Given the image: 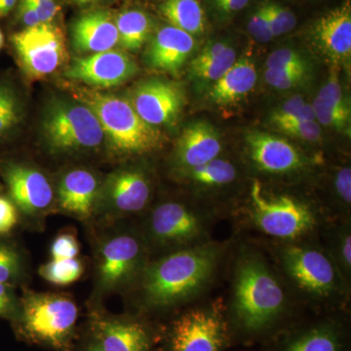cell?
<instances>
[{
    "mask_svg": "<svg viewBox=\"0 0 351 351\" xmlns=\"http://www.w3.org/2000/svg\"><path fill=\"white\" fill-rule=\"evenodd\" d=\"M217 10L225 15L239 12L248 5L251 0H212Z\"/></svg>",
    "mask_w": 351,
    "mask_h": 351,
    "instance_id": "cell-44",
    "label": "cell"
},
{
    "mask_svg": "<svg viewBox=\"0 0 351 351\" xmlns=\"http://www.w3.org/2000/svg\"><path fill=\"white\" fill-rule=\"evenodd\" d=\"M195 41L188 32L167 25L156 32L147 49L149 66L164 73H177L195 50Z\"/></svg>",
    "mask_w": 351,
    "mask_h": 351,
    "instance_id": "cell-23",
    "label": "cell"
},
{
    "mask_svg": "<svg viewBox=\"0 0 351 351\" xmlns=\"http://www.w3.org/2000/svg\"><path fill=\"white\" fill-rule=\"evenodd\" d=\"M71 40L78 52L95 54L112 50L119 38L112 14L105 10L83 14L73 23Z\"/></svg>",
    "mask_w": 351,
    "mask_h": 351,
    "instance_id": "cell-22",
    "label": "cell"
},
{
    "mask_svg": "<svg viewBox=\"0 0 351 351\" xmlns=\"http://www.w3.org/2000/svg\"><path fill=\"white\" fill-rule=\"evenodd\" d=\"M20 307V298L15 294L12 285L0 283V317L15 319Z\"/></svg>",
    "mask_w": 351,
    "mask_h": 351,
    "instance_id": "cell-41",
    "label": "cell"
},
{
    "mask_svg": "<svg viewBox=\"0 0 351 351\" xmlns=\"http://www.w3.org/2000/svg\"><path fill=\"white\" fill-rule=\"evenodd\" d=\"M244 221L274 242H291L318 237L330 219L311 203L290 193L267 191L253 180Z\"/></svg>",
    "mask_w": 351,
    "mask_h": 351,
    "instance_id": "cell-4",
    "label": "cell"
},
{
    "mask_svg": "<svg viewBox=\"0 0 351 351\" xmlns=\"http://www.w3.org/2000/svg\"><path fill=\"white\" fill-rule=\"evenodd\" d=\"M223 149L221 138L211 124L196 121L182 131L175 152L180 172L197 167L218 158Z\"/></svg>",
    "mask_w": 351,
    "mask_h": 351,
    "instance_id": "cell-21",
    "label": "cell"
},
{
    "mask_svg": "<svg viewBox=\"0 0 351 351\" xmlns=\"http://www.w3.org/2000/svg\"><path fill=\"white\" fill-rule=\"evenodd\" d=\"M181 174L198 188L215 189L233 184L239 177V170L232 161L218 157L203 165L184 171Z\"/></svg>",
    "mask_w": 351,
    "mask_h": 351,
    "instance_id": "cell-28",
    "label": "cell"
},
{
    "mask_svg": "<svg viewBox=\"0 0 351 351\" xmlns=\"http://www.w3.org/2000/svg\"><path fill=\"white\" fill-rule=\"evenodd\" d=\"M311 36L318 49L334 64L350 63L351 5L346 0L314 23Z\"/></svg>",
    "mask_w": 351,
    "mask_h": 351,
    "instance_id": "cell-18",
    "label": "cell"
},
{
    "mask_svg": "<svg viewBox=\"0 0 351 351\" xmlns=\"http://www.w3.org/2000/svg\"><path fill=\"white\" fill-rule=\"evenodd\" d=\"M90 327L95 343L104 351H151L152 339L141 321L114 317L94 311Z\"/></svg>",
    "mask_w": 351,
    "mask_h": 351,
    "instance_id": "cell-17",
    "label": "cell"
},
{
    "mask_svg": "<svg viewBox=\"0 0 351 351\" xmlns=\"http://www.w3.org/2000/svg\"><path fill=\"white\" fill-rule=\"evenodd\" d=\"M75 93L96 115L115 152L144 154L162 147L160 131L147 123L126 99L87 89H77Z\"/></svg>",
    "mask_w": 351,
    "mask_h": 351,
    "instance_id": "cell-6",
    "label": "cell"
},
{
    "mask_svg": "<svg viewBox=\"0 0 351 351\" xmlns=\"http://www.w3.org/2000/svg\"><path fill=\"white\" fill-rule=\"evenodd\" d=\"M19 221V211L12 201L0 196V234L12 232Z\"/></svg>",
    "mask_w": 351,
    "mask_h": 351,
    "instance_id": "cell-42",
    "label": "cell"
},
{
    "mask_svg": "<svg viewBox=\"0 0 351 351\" xmlns=\"http://www.w3.org/2000/svg\"><path fill=\"white\" fill-rule=\"evenodd\" d=\"M315 113L311 104H306L302 97H293L274 112L271 121L274 125L284 122L313 121Z\"/></svg>",
    "mask_w": 351,
    "mask_h": 351,
    "instance_id": "cell-32",
    "label": "cell"
},
{
    "mask_svg": "<svg viewBox=\"0 0 351 351\" xmlns=\"http://www.w3.org/2000/svg\"><path fill=\"white\" fill-rule=\"evenodd\" d=\"M78 313L71 295L25 290L15 320L27 341L55 350L71 351Z\"/></svg>",
    "mask_w": 351,
    "mask_h": 351,
    "instance_id": "cell-5",
    "label": "cell"
},
{
    "mask_svg": "<svg viewBox=\"0 0 351 351\" xmlns=\"http://www.w3.org/2000/svg\"><path fill=\"white\" fill-rule=\"evenodd\" d=\"M21 66L32 78H43L56 71L66 61L63 32L52 23L25 27L12 36Z\"/></svg>",
    "mask_w": 351,
    "mask_h": 351,
    "instance_id": "cell-11",
    "label": "cell"
},
{
    "mask_svg": "<svg viewBox=\"0 0 351 351\" xmlns=\"http://www.w3.org/2000/svg\"><path fill=\"white\" fill-rule=\"evenodd\" d=\"M84 351H104L97 343H92Z\"/></svg>",
    "mask_w": 351,
    "mask_h": 351,
    "instance_id": "cell-47",
    "label": "cell"
},
{
    "mask_svg": "<svg viewBox=\"0 0 351 351\" xmlns=\"http://www.w3.org/2000/svg\"><path fill=\"white\" fill-rule=\"evenodd\" d=\"M152 193L151 179L145 170L129 167L114 171L101 186L96 214L112 221L141 213L149 206Z\"/></svg>",
    "mask_w": 351,
    "mask_h": 351,
    "instance_id": "cell-12",
    "label": "cell"
},
{
    "mask_svg": "<svg viewBox=\"0 0 351 351\" xmlns=\"http://www.w3.org/2000/svg\"><path fill=\"white\" fill-rule=\"evenodd\" d=\"M318 123L337 129L338 131L350 130L351 110H339L327 107L314 99L311 104Z\"/></svg>",
    "mask_w": 351,
    "mask_h": 351,
    "instance_id": "cell-35",
    "label": "cell"
},
{
    "mask_svg": "<svg viewBox=\"0 0 351 351\" xmlns=\"http://www.w3.org/2000/svg\"><path fill=\"white\" fill-rule=\"evenodd\" d=\"M228 243L208 240L149 261L136 289L138 304L165 311L193 302L213 282Z\"/></svg>",
    "mask_w": 351,
    "mask_h": 351,
    "instance_id": "cell-2",
    "label": "cell"
},
{
    "mask_svg": "<svg viewBox=\"0 0 351 351\" xmlns=\"http://www.w3.org/2000/svg\"><path fill=\"white\" fill-rule=\"evenodd\" d=\"M71 1L76 2L78 4L89 3V2L97 1V0H71Z\"/></svg>",
    "mask_w": 351,
    "mask_h": 351,
    "instance_id": "cell-49",
    "label": "cell"
},
{
    "mask_svg": "<svg viewBox=\"0 0 351 351\" xmlns=\"http://www.w3.org/2000/svg\"><path fill=\"white\" fill-rule=\"evenodd\" d=\"M237 61V53L225 43H212L191 61L189 69L193 77L205 82H216Z\"/></svg>",
    "mask_w": 351,
    "mask_h": 351,
    "instance_id": "cell-26",
    "label": "cell"
},
{
    "mask_svg": "<svg viewBox=\"0 0 351 351\" xmlns=\"http://www.w3.org/2000/svg\"><path fill=\"white\" fill-rule=\"evenodd\" d=\"M276 126L286 135L306 141V142H318L321 138L320 125L315 120L313 121L284 122V123L276 124Z\"/></svg>",
    "mask_w": 351,
    "mask_h": 351,
    "instance_id": "cell-37",
    "label": "cell"
},
{
    "mask_svg": "<svg viewBox=\"0 0 351 351\" xmlns=\"http://www.w3.org/2000/svg\"><path fill=\"white\" fill-rule=\"evenodd\" d=\"M346 285L351 283V219H330L318 234Z\"/></svg>",
    "mask_w": 351,
    "mask_h": 351,
    "instance_id": "cell-25",
    "label": "cell"
},
{
    "mask_svg": "<svg viewBox=\"0 0 351 351\" xmlns=\"http://www.w3.org/2000/svg\"><path fill=\"white\" fill-rule=\"evenodd\" d=\"M230 338L226 308L212 302L189 308L171 321L160 351H225Z\"/></svg>",
    "mask_w": 351,
    "mask_h": 351,
    "instance_id": "cell-10",
    "label": "cell"
},
{
    "mask_svg": "<svg viewBox=\"0 0 351 351\" xmlns=\"http://www.w3.org/2000/svg\"><path fill=\"white\" fill-rule=\"evenodd\" d=\"M22 1L29 4H38L41 3V2L47 1V0H22Z\"/></svg>",
    "mask_w": 351,
    "mask_h": 351,
    "instance_id": "cell-48",
    "label": "cell"
},
{
    "mask_svg": "<svg viewBox=\"0 0 351 351\" xmlns=\"http://www.w3.org/2000/svg\"><path fill=\"white\" fill-rule=\"evenodd\" d=\"M308 69H269L265 73V82L277 89L286 90L301 84Z\"/></svg>",
    "mask_w": 351,
    "mask_h": 351,
    "instance_id": "cell-36",
    "label": "cell"
},
{
    "mask_svg": "<svg viewBox=\"0 0 351 351\" xmlns=\"http://www.w3.org/2000/svg\"><path fill=\"white\" fill-rule=\"evenodd\" d=\"M119 43L124 49H140L149 38L152 29L151 18L140 10H126L115 18Z\"/></svg>",
    "mask_w": 351,
    "mask_h": 351,
    "instance_id": "cell-29",
    "label": "cell"
},
{
    "mask_svg": "<svg viewBox=\"0 0 351 351\" xmlns=\"http://www.w3.org/2000/svg\"><path fill=\"white\" fill-rule=\"evenodd\" d=\"M80 252V242L76 239L75 233H61L51 244V260H66V258H77Z\"/></svg>",
    "mask_w": 351,
    "mask_h": 351,
    "instance_id": "cell-38",
    "label": "cell"
},
{
    "mask_svg": "<svg viewBox=\"0 0 351 351\" xmlns=\"http://www.w3.org/2000/svg\"><path fill=\"white\" fill-rule=\"evenodd\" d=\"M263 6L274 36H282L294 29L297 20L292 11L274 2H265Z\"/></svg>",
    "mask_w": 351,
    "mask_h": 351,
    "instance_id": "cell-34",
    "label": "cell"
},
{
    "mask_svg": "<svg viewBox=\"0 0 351 351\" xmlns=\"http://www.w3.org/2000/svg\"><path fill=\"white\" fill-rule=\"evenodd\" d=\"M137 73V64L132 57L112 49L73 60L64 76L90 86L112 88L128 82Z\"/></svg>",
    "mask_w": 351,
    "mask_h": 351,
    "instance_id": "cell-14",
    "label": "cell"
},
{
    "mask_svg": "<svg viewBox=\"0 0 351 351\" xmlns=\"http://www.w3.org/2000/svg\"><path fill=\"white\" fill-rule=\"evenodd\" d=\"M84 272V265L80 258L51 260L39 267V276L56 286H66L76 282Z\"/></svg>",
    "mask_w": 351,
    "mask_h": 351,
    "instance_id": "cell-30",
    "label": "cell"
},
{
    "mask_svg": "<svg viewBox=\"0 0 351 351\" xmlns=\"http://www.w3.org/2000/svg\"><path fill=\"white\" fill-rule=\"evenodd\" d=\"M232 290L226 308L230 332L244 339L267 336L287 317L292 294L262 251L242 245L232 263Z\"/></svg>",
    "mask_w": 351,
    "mask_h": 351,
    "instance_id": "cell-1",
    "label": "cell"
},
{
    "mask_svg": "<svg viewBox=\"0 0 351 351\" xmlns=\"http://www.w3.org/2000/svg\"><path fill=\"white\" fill-rule=\"evenodd\" d=\"M43 135L51 151H93L100 147L105 134L96 115L87 106L57 99L44 112Z\"/></svg>",
    "mask_w": 351,
    "mask_h": 351,
    "instance_id": "cell-9",
    "label": "cell"
},
{
    "mask_svg": "<svg viewBox=\"0 0 351 351\" xmlns=\"http://www.w3.org/2000/svg\"><path fill=\"white\" fill-rule=\"evenodd\" d=\"M348 337L338 317H328L289 332L276 351H346Z\"/></svg>",
    "mask_w": 351,
    "mask_h": 351,
    "instance_id": "cell-20",
    "label": "cell"
},
{
    "mask_svg": "<svg viewBox=\"0 0 351 351\" xmlns=\"http://www.w3.org/2000/svg\"><path fill=\"white\" fill-rule=\"evenodd\" d=\"M274 256L279 274L291 294L316 306L345 302L350 288L318 237L276 242Z\"/></svg>",
    "mask_w": 351,
    "mask_h": 351,
    "instance_id": "cell-3",
    "label": "cell"
},
{
    "mask_svg": "<svg viewBox=\"0 0 351 351\" xmlns=\"http://www.w3.org/2000/svg\"><path fill=\"white\" fill-rule=\"evenodd\" d=\"M3 43H4L3 34H2L1 31H0V48H1L2 46H3Z\"/></svg>",
    "mask_w": 351,
    "mask_h": 351,
    "instance_id": "cell-50",
    "label": "cell"
},
{
    "mask_svg": "<svg viewBox=\"0 0 351 351\" xmlns=\"http://www.w3.org/2000/svg\"><path fill=\"white\" fill-rule=\"evenodd\" d=\"M257 78V71L253 62L248 58H241L214 82L209 92L210 100L221 106L237 103L250 93L255 87Z\"/></svg>",
    "mask_w": 351,
    "mask_h": 351,
    "instance_id": "cell-24",
    "label": "cell"
},
{
    "mask_svg": "<svg viewBox=\"0 0 351 351\" xmlns=\"http://www.w3.org/2000/svg\"><path fill=\"white\" fill-rule=\"evenodd\" d=\"M21 108L10 87L0 84V137L19 123Z\"/></svg>",
    "mask_w": 351,
    "mask_h": 351,
    "instance_id": "cell-33",
    "label": "cell"
},
{
    "mask_svg": "<svg viewBox=\"0 0 351 351\" xmlns=\"http://www.w3.org/2000/svg\"><path fill=\"white\" fill-rule=\"evenodd\" d=\"M216 219L208 210L180 201H165L152 210L142 233L149 251L167 253L211 240L210 232Z\"/></svg>",
    "mask_w": 351,
    "mask_h": 351,
    "instance_id": "cell-8",
    "label": "cell"
},
{
    "mask_svg": "<svg viewBox=\"0 0 351 351\" xmlns=\"http://www.w3.org/2000/svg\"><path fill=\"white\" fill-rule=\"evenodd\" d=\"M149 255L140 230H122L104 237L95 256L94 298L135 287Z\"/></svg>",
    "mask_w": 351,
    "mask_h": 351,
    "instance_id": "cell-7",
    "label": "cell"
},
{
    "mask_svg": "<svg viewBox=\"0 0 351 351\" xmlns=\"http://www.w3.org/2000/svg\"><path fill=\"white\" fill-rule=\"evenodd\" d=\"M267 69H308L304 57L297 51L292 49H279L274 51L267 60Z\"/></svg>",
    "mask_w": 351,
    "mask_h": 351,
    "instance_id": "cell-39",
    "label": "cell"
},
{
    "mask_svg": "<svg viewBox=\"0 0 351 351\" xmlns=\"http://www.w3.org/2000/svg\"><path fill=\"white\" fill-rule=\"evenodd\" d=\"M160 10L172 27L188 32L191 36L204 32V10L199 0H165L161 4Z\"/></svg>",
    "mask_w": 351,
    "mask_h": 351,
    "instance_id": "cell-27",
    "label": "cell"
},
{
    "mask_svg": "<svg viewBox=\"0 0 351 351\" xmlns=\"http://www.w3.org/2000/svg\"><path fill=\"white\" fill-rule=\"evenodd\" d=\"M129 101L149 125H172L184 108V94L174 82L154 80L138 84Z\"/></svg>",
    "mask_w": 351,
    "mask_h": 351,
    "instance_id": "cell-16",
    "label": "cell"
},
{
    "mask_svg": "<svg viewBox=\"0 0 351 351\" xmlns=\"http://www.w3.org/2000/svg\"><path fill=\"white\" fill-rule=\"evenodd\" d=\"M24 258L14 245L0 242V283L12 285L24 274Z\"/></svg>",
    "mask_w": 351,
    "mask_h": 351,
    "instance_id": "cell-31",
    "label": "cell"
},
{
    "mask_svg": "<svg viewBox=\"0 0 351 351\" xmlns=\"http://www.w3.org/2000/svg\"><path fill=\"white\" fill-rule=\"evenodd\" d=\"M248 31L258 43H269L274 38L271 29H270L269 21H267L263 4L258 6L255 13L251 16L248 24Z\"/></svg>",
    "mask_w": 351,
    "mask_h": 351,
    "instance_id": "cell-40",
    "label": "cell"
},
{
    "mask_svg": "<svg viewBox=\"0 0 351 351\" xmlns=\"http://www.w3.org/2000/svg\"><path fill=\"white\" fill-rule=\"evenodd\" d=\"M100 193L96 175L86 169L71 170L60 180L57 204L64 214L88 221L96 215Z\"/></svg>",
    "mask_w": 351,
    "mask_h": 351,
    "instance_id": "cell-19",
    "label": "cell"
},
{
    "mask_svg": "<svg viewBox=\"0 0 351 351\" xmlns=\"http://www.w3.org/2000/svg\"><path fill=\"white\" fill-rule=\"evenodd\" d=\"M19 15L21 20L27 25V27H34V25L41 24L38 13L34 10V7L25 3V2H21Z\"/></svg>",
    "mask_w": 351,
    "mask_h": 351,
    "instance_id": "cell-45",
    "label": "cell"
},
{
    "mask_svg": "<svg viewBox=\"0 0 351 351\" xmlns=\"http://www.w3.org/2000/svg\"><path fill=\"white\" fill-rule=\"evenodd\" d=\"M16 3H17V0H0V17L10 12Z\"/></svg>",
    "mask_w": 351,
    "mask_h": 351,
    "instance_id": "cell-46",
    "label": "cell"
},
{
    "mask_svg": "<svg viewBox=\"0 0 351 351\" xmlns=\"http://www.w3.org/2000/svg\"><path fill=\"white\" fill-rule=\"evenodd\" d=\"M246 147L254 167L263 174H297L309 164L295 145L271 134L251 132L246 137Z\"/></svg>",
    "mask_w": 351,
    "mask_h": 351,
    "instance_id": "cell-15",
    "label": "cell"
},
{
    "mask_svg": "<svg viewBox=\"0 0 351 351\" xmlns=\"http://www.w3.org/2000/svg\"><path fill=\"white\" fill-rule=\"evenodd\" d=\"M29 5L34 7L41 23L52 22L60 10V7L55 2V0H47V1L41 2V3L29 4Z\"/></svg>",
    "mask_w": 351,
    "mask_h": 351,
    "instance_id": "cell-43",
    "label": "cell"
},
{
    "mask_svg": "<svg viewBox=\"0 0 351 351\" xmlns=\"http://www.w3.org/2000/svg\"><path fill=\"white\" fill-rule=\"evenodd\" d=\"M4 177L12 202L25 216L40 219L52 210L54 189L41 171L24 164H10Z\"/></svg>",
    "mask_w": 351,
    "mask_h": 351,
    "instance_id": "cell-13",
    "label": "cell"
}]
</instances>
